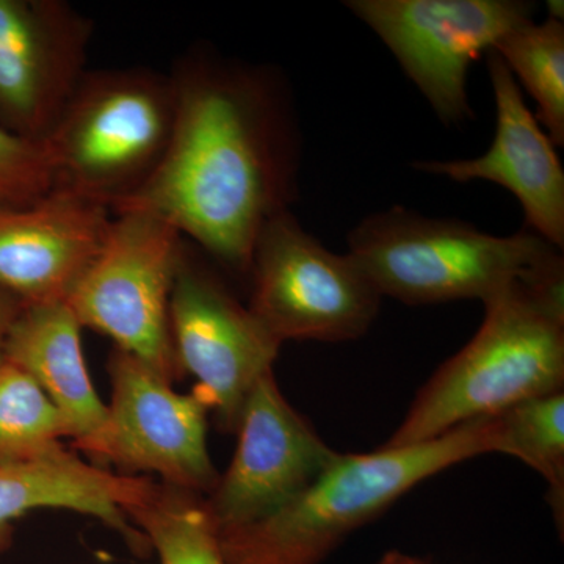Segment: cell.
<instances>
[{"label": "cell", "instance_id": "1", "mask_svg": "<svg viewBox=\"0 0 564 564\" xmlns=\"http://www.w3.org/2000/svg\"><path fill=\"white\" fill-rule=\"evenodd\" d=\"M176 124L158 172L111 214L144 210L236 273L265 223L296 196L299 133L276 73L207 51L172 74Z\"/></svg>", "mask_w": 564, "mask_h": 564}, {"label": "cell", "instance_id": "2", "mask_svg": "<svg viewBox=\"0 0 564 564\" xmlns=\"http://www.w3.org/2000/svg\"><path fill=\"white\" fill-rule=\"evenodd\" d=\"M497 454L496 419L462 423L425 443L339 454L300 496L261 521L215 527L228 564H321L348 534L426 478Z\"/></svg>", "mask_w": 564, "mask_h": 564}, {"label": "cell", "instance_id": "3", "mask_svg": "<svg viewBox=\"0 0 564 564\" xmlns=\"http://www.w3.org/2000/svg\"><path fill=\"white\" fill-rule=\"evenodd\" d=\"M563 384L564 273L516 282L485 303L473 340L423 386L384 445L432 441Z\"/></svg>", "mask_w": 564, "mask_h": 564}, {"label": "cell", "instance_id": "4", "mask_svg": "<svg viewBox=\"0 0 564 564\" xmlns=\"http://www.w3.org/2000/svg\"><path fill=\"white\" fill-rule=\"evenodd\" d=\"M348 254L381 296L404 304L491 302L516 282L564 272L562 250L522 229L499 237L456 218L393 206L348 234Z\"/></svg>", "mask_w": 564, "mask_h": 564}, {"label": "cell", "instance_id": "5", "mask_svg": "<svg viewBox=\"0 0 564 564\" xmlns=\"http://www.w3.org/2000/svg\"><path fill=\"white\" fill-rule=\"evenodd\" d=\"M176 113L173 76L141 68L87 70L44 140L55 188L113 212L158 172Z\"/></svg>", "mask_w": 564, "mask_h": 564}, {"label": "cell", "instance_id": "6", "mask_svg": "<svg viewBox=\"0 0 564 564\" xmlns=\"http://www.w3.org/2000/svg\"><path fill=\"white\" fill-rule=\"evenodd\" d=\"M181 232L144 210L117 212L101 250L66 303L82 328L113 339L173 383L181 377L170 333V302L184 258Z\"/></svg>", "mask_w": 564, "mask_h": 564}, {"label": "cell", "instance_id": "7", "mask_svg": "<svg viewBox=\"0 0 564 564\" xmlns=\"http://www.w3.org/2000/svg\"><path fill=\"white\" fill-rule=\"evenodd\" d=\"M250 276L248 310L281 344L358 339L383 299L350 254L323 247L289 209L259 232Z\"/></svg>", "mask_w": 564, "mask_h": 564}, {"label": "cell", "instance_id": "8", "mask_svg": "<svg viewBox=\"0 0 564 564\" xmlns=\"http://www.w3.org/2000/svg\"><path fill=\"white\" fill-rule=\"evenodd\" d=\"M345 7L380 36L447 126L474 120L467 74L475 58L534 13L519 0H347Z\"/></svg>", "mask_w": 564, "mask_h": 564}, {"label": "cell", "instance_id": "9", "mask_svg": "<svg viewBox=\"0 0 564 564\" xmlns=\"http://www.w3.org/2000/svg\"><path fill=\"white\" fill-rule=\"evenodd\" d=\"M170 333L181 373L198 380L195 393L223 432L236 433L248 395L273 372L282 344L187 248L170 302Z\"/></svg>", "mask_w": 564, "mask_h": 564}, {"label": "cell", "instance_id": "10", "mask_svg": "<svg viewBox=\"0 0 564 564\" xmlns=\"http://www.w3.org/2000/svg\"><path fill=\"white\" fill-rule=\"evenodd\" d=\"M109 373L106 464L158 474L163 485L209 496L220 474L207 451V403L195 392H174L170 381L120 348L110 355Z\"/></svg>", "mask_w": 564, "mask_h": 564}, {"label": "cell", "instance_id": "11", "mask_svg": "<svg viewBox=\"0 0 564 564\" xmlns=\"http://www.w3.org/2000/svg\"><path fill=\"white\" fill-rule=\"evenodd\" d=\"M237 451L206 500L215 527L261 521L300 496L336 459L282 395L273 372L256 383L236 430Z\"/></svg>", "mask_w": 564, "mask_h": 564}, {"label": "cell", "instance_id": "12", "mask_svg": "<svg viewBox=\"0 0 564 564\" xmlns=\"http://www.w3.org/2000/svg\"><path fill=\"white\" fill-rule=\"evenodd\" d=\"M91 36L63 0H0V126L44 143L88 70Z\"/></svg>", "mask_w": 564, "mask_h": 564}, {"label": "cell", "instance_id": "13", "mask_svg": "<svg viewBox=\"0 0 564 564\" xmlns=\"http://www.w3.org/2000/svg\"><path fill=\"white\" fill-rule=\"evenodd\" d=\"M486 55L496 101L491 148L474 159L419 161L413 166L459 184L486 181L502 185L518 198L529 229L563 250L564 172L555 144L527 107L521 87L502 58L494 51Z\"/></svg>", "mask_w": 564, "mask_h": 564}, {"label": "cell", "instance_id": "14", "mask_svg": "<svg viewBox=\"0 0 564 564\" xmlns=\"http://www.w3.org/2000/svg\"><path fill=\"white\" fill-rule=\"evenodd\" d=\"M109 207L65 188L0 209V289L24 306L66 302L101 250Z\"/></svg>", "mask_w": 564, "mask_h": 564}, {"label": "cell", "instance_id": "15", "mask_svg": "<svg viewBox=\"0 0 564 564\" xmlns=\"http://www.w3.org/2000/svg\"><path fill=\"white\" fill-rule=\"evenodd\" d=\"M80 323L66 302L22 306L2 355L31 375L65 419L68 437L93 464L102 467L109 448V406L91 383Z\"/></svg>", "mask_w": 564, "mask_h": 564}, {"label": "cell", "instance_id": "16", "mask_svg": "<svg viewBox=\"0 0 564 564\" xmlns=\"http://www.w3.org/2000/svg\"><path fill=\"white\" fill-rule=\"evenodd\" d=\"M152 486L151 478L111 474L63 447L39 462L0 467V552L10 547L17 519L54 508L101 519L137 555H147L150 541L129 521L128 510L141 502Z\"/></svg>", "mask_w": 564, "mask_h": 564}, {"label": "cell", "instance_id": "17", "mask_svg": "<svg viewBox=\"0 0 564 564\" xmlns=\"http://www.w3.org/2000/svg\"><path fill=\"white\" fill-rule=\"evenodd\" d=\"M128 518L148 538L161 564H228L199 494L155 484L129 508Z\"/></svg>", "mask_w": 564, "mask_h": 564}, {"label": "cell", "instance_id": "18", "mask_svg": "<svg viewBox=\"0 0 564 564\" xmlns=\"http://www.w3.org/2000/svg\"><path fill=\"white\" fill-rule=\"evenodd\" d=\"M538 104V115L555 147L564 144V25L530 21L492 50Z\"/></svg>", "mask_w": 564, "mask_h": 564}, {"label": "cell", "instance_id": "19", "mask_svg": "<svg viewBox=\"0 0 564 564\" xmlns=\"http://www.w3.org/2000/svg\"><path fill=\"white\" fill-rule=\"evenodd\" d=\"M65 419L31 375L0 352V467L39 462L62 448Z\"/></svg>", "mask_w": 564, "mask_h": 564}, {"label": "cell", "instance_id": "20", "mask_svg": "<svg viewBox=\"0 0 564 564\" xmlns=\"http://www.w3.org/2000/svg\"><path fill=\"white\" fill-rule=\"evenodd\" d=\"M497 454L516 456L543 475L556 524L564 513V393H545L494 415Z\"/></svg>", "mask_w": 564, "mask_h": 564}, {"label": "cell", "instance_id": "21", "mask_svg": "<svg viewBox=\"0 0 564 564\" xmlns=\"http://www.w3.org/2000/svg\"><path fill=\"white\" fill-rule=\"evenodd\" d=\"M55 188L46 144L0 126V209L28 206Z\"/></svg>", "mask_w": 564, "mask_h": 564}, {"label": "cell", "instance_id": "22", "mask_svg": "<svg viewBox=\"0 0 564 564\" xmlns=\"http://www.w3.org/2000/svg\"><path fill=\"white\" fill-rule=\"evenodd\" d=\"M22 306H24V304H22L20 300L14 299L9 292L0 289V351H2L7 334H9L14 318L21 313Z\"/></svg>", "mask_w": 564, "mask_h": 564}, {"label": "cell", "instance_id": "23", "mask_svg": "<svg viewBox=\"0 0 564 564\" xmlns=\"http://www.w3.org/2000/svg\"><path fill=\"white\" fill-rule=\"evenodd\" d=\"M375 564H429L423 562L421 558H415V556H411L408 554H403V552L391 551L388 554L381 556Z\"/></svg>", "mask_w": 564, "mask_h": 564}, {"label": "cell", "instance_id": "24", "mask_svg": "<svg viewBox=\"0 0 564 564\" xmlns=\"http://www.w3.org/2000/svg\"><path fill=\"white\" fill-rule=\"evenodd\" d=\"M547 9L551 11L549 18H554L556 21H563L564 18V3L562 0L560 2H547Z\"/></svg>", "mask_w": 564, "mask_h": 564}]
</instances>
